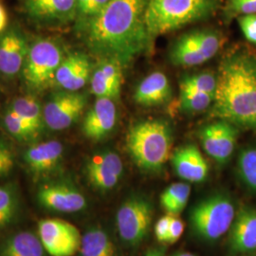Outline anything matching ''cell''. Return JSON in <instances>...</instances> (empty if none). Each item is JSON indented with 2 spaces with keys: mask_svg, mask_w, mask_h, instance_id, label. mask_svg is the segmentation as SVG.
<instances>
[{
  "mask_svg": "<svg viewBox=\"0 0 256 256\" xmlns=\"http://www.w3.org/2000/svg\"><path fill=\"white\" fill-rule=\"evenodd\" d=\"M133 97L140 106H160L171 100L172 86L164 72H155L138 84Z\"/></svg>",
  "mask_w": 256,
  "mask_h": 256,
  "instance_id": "cell-22",
  "label": "cell"
},
{
  "mask_svg": "<svg viewBox=\"0 0 256 256\" xmlns=\"http://www.w3.org/2000/svg\"><path fill=\"white\" fill-rule=\"evenodd\" d=\"M25 38L16 30H10L0 38V72L14 76L23 70L27 57Z\"/></svg>",
  "mask_w": 256,
  "mask_h": 256,
  "instance_id": "cell-21",
  "label": "cell"
},
{
  "mask_svg": "<svg viewBox=\"0 0 256 256\" xmlns=\"http://www.w3.org/2000/svg\"><path fill=\"white\" fill-rule=\"evenodd\" d=\"M24 9L41 24L64 25L77 19V0H25Z\"/></svg>",
  "mask_w": 256,
  "mask_h": 256,
  "instance_id": "cell-13",
  "label": "cell"
},
{
  "mask_svg": "<svg viewBox=\"0 0 256 256\" xmlns=\"http://www.w3.org/2000/svg\"><path fill=\"white\" fill-rule=\"evenodd\" d=\"M239 178L250 190L256 192V147L243 149L238 156Z\"/></svg>",
  "mask_w": 256,
  "mask_h": 256,
  "instance_id": "cell-30",
  "label": "cell"
},
{
  "mask_svg": "<svg viewBox=\"0 0 256 256\" xmlns=\"http://www.w3.org/2000/svg\"><path fill=\"white\" fill-rule=\"evenodd\" d=\"M144 256H165L164 248H153L149 250Z\"/></svg>",
  "mask_w": 256,
  "mask_h": 256,
  "instance_id": "cell-39",
  "label": "cell"
},
{
  "mask_svg": "<svg viewBox=\"0 0 256 256\" xmlns=\"http://www.w3.org/2000/svg\"><path fill=\"white\" fill-rule=\"evenodd\" d=\"M64 58L62 48L54 40H36L28 46L22 70L28 86L34 90H44L54 84L55 74Z\"/></svg>",
  "mask_w": 256,
  "mask_h": 256,
  "instance_id": "cell-6",
  "label": "cell"
},
{
  "mask_svg": "<svg viewBox=\"0 0 256 256\" xmlns=\"http://www.w3.org/2000/svg\"><path fill=\"white\" fill-rule=\"evenodd\" d=\"M149 0H110L96 16L76 20V32L92 54L122 68L153 48L148 32Z\"/></svg>",
  "mask_w": 256,
  "mask_h": 256,
  "instance_id": "cell-1",
  "label": "cell"
},
{
  "mask_svg": "<svg viewBox=\"0 0 256 256\" xmlns=\"http://www.w3.org/2000/svg\"><path fill=\"white\" fill-rule=\"evenodd\" d=\"M153 218V208L146 198L133 196L124 202L117 212L116 223L120 238L128 245L136 246L146 238Z\"/></svg>",
  "mask_w": 256,
  "mask_h": 256,
  "instance_id": "cell-8",
  "label": "cell"
},
{
  "mask_svg": "<svg viewBox=\"0 0 256 256\" xmlns=\"http://www.w3.org/2000/svg\"><path fill=\"white\" fill-rule=\"evenodd\" d=\"M214 97L190 88L180 86V106L184 112L200 113L210 108Z\"/></svg>",
  "mask_w": 256,
  "mask_h": 256,
  "instance_id": "cell-28",
  "label": "cell"
},
{
  "mask_svg": "<svg viewBox=\"0 0 256 256\" xmlns=\"http://www.w3.org/2000/svg\"><path fill=\"white\" fill-rule=\"evenodd\" d=\"M230 248L240 254L256 250V209L242 207L236 214L230 229Z\"/></svg>",
  "mask_w": 256,
  "mask_h": 256,
  "instance_id": "cell-20",
  "label": "cell"
},
{
  "mask_svg": "<svg viewBox=\"0 0 256 256\" xmlns=\"http://www.w3.org/2000/svg\"><path fill=\"white\" fill-rule=\"evenodd\" d=\"M222 36L212 30H196L183 34L169 50V59L176 66L191 68L208 62L218 54Z\"/></svg>",
  "mask_w": 256,
  "mask_h": 256,
  "instance_id": "cell-7",
  "label": "cell"
},
{
  "mask_svg": "<svg viewBox=\"0 0 256 256\" xmlns=\"http://www.w3.org/2000/svg\"><path fill=\"white\" fill-rule=\"evenodd\" d=\"M118 110L115 101L108 98H96L92 108L82 120L84 135L99 142L108 137L117 124Z\"/></svg>",
  "mask_w": 256,
  "mask_h": 256,
  "instance_id": "cell-15",
  "label": "cell"
},
{
  "mask_svg": "<svg viewBox=\"0 0 256 256\" xmlns=\"http://www.w3.org/2000/svg\"><path fill=\"white\" fill-rule=\"evenodd\" d=\"M238 23L248 41L256 45V14L239 16Z\"/></svg>",
  "mask_w": 256,
  "mask_h": 256,
  "instance_id": "cell-33",
  "label": "cell"
},
{
  "mask_svg": "<svg viewBox=\"0 0 256 256\" xmlns=\"http://www.w3.org/2000/svg\"><path fill=\"white\" fill-rule=\"evenodd\" d=\"M220 4V0H149L148 32L154 41L156 37L210 18Z\"/></svg>",
  "mask_w": 256,
  "mask_h": 256,
  "instance_id": "cell-4",
  "label": "cell"
},
{
  "mask_svg": "<svg viewBox=\"0 0 256 256\" xmlns=\"http://www.w3.org/2000/svg\"><path fill=\"white\" fill-rule=\"evenodd\" d=\"M10 110L22 119L26 120L36 128L42 130L44 126L43 108L36 97L27 95L16 98L12 102Z\"/></svg>",
  "mask_w": 256,
  "mask_h": 256,
  "instance_id": "cell-26",
  "label": "cell"
},
{
  "mask_svg": "<svg viewBox=\"0 0 256 256\" xmlns=\"http://www.w3.org/2000/svg\"><path fill=\"white\" fill-rule=\"evenodd\" d=\"M19 198L12 184L0 186V229L14 220L18 212Z\"/></svg>",
  "mask_w": 256,
  "mask_h": 256,
  "instance_id": "cell-29",
  "label": "cell"
},
{
  "mask_svg": "<svg viewBox=\"0 0 256 256\" xmlns=\"http://www.w3.org/2000/svg\"><path fill=\"white\" fill-rule=\"evenodd\" d=\"M14 167V154L7 144L0 140V178L7 176Z\"/></svg>",
  "mask_w": 256,
  "mask_h": 256,
  "instance_id": "cell-34",
  "label": "cell"
},
{
  "mask_svg": "<svg viewBox=\"0 0 256 256\" xmlns=\"http://www.w3.org/2000/svg\"><path fill=\"white\" fill-rule=\"evenodd\" d=\"M110 0H88L86 8L78 16L76 20L80 19L88 18L96 16L98 12H100L102 10L106 7V5L110 2Z\"/></svg>",
  "mask_w": 256,
  "mask_h": 256,
  "instance_id": "cell-35",
  "label": "cell"
},
{
  "mask_svg": "<svg viewBox=\"0 0 256 256\" xmlns=\"http://www.w3.org/2000/svg\"><path fill=\"white\" fill-rule=\"evenodd\" d=\"M63 156V144L58 140H52L28 147L24 154V162L32 174L43 176L57 169Z\"/></svg>",
  "mask_w": 256,
  "mask_h": 256,
  "instance_id": "cell-18",
  "label": "cell"
},
{
  "mask_svg": "<svg viewBox=\"0 0 256 256\" xmlns=\"http://www.w3.org/2000/svg\"><path fill=\"white\" fill-rule=\"evenodd\" d=\"M122 84V66L117 61L102 59L93 70L90 77V90L96 98L117 100Z\"/></svg>",
  "mask_w": 256,
  "mask_h": 256,
  "instance_id": "cell-19",
  "label": "cell"
},
{
  "mask_svg": "<svg viewBox=\"0 0 256 256\" xmlns=\"http://www.w3.org/2000/svg\"><path fill=\"white\" fill-rule=\"evenodd\" d=\"M38 236L52 256H74L79 252L82 241L81 234L74 224L57 218L41 220Z\"/></svg>",
  "mask_w": 256,
  "mask_h": 256,
  "instance_id": "cell-9",
  "label": "cell"
},
{
  "mask_svg": "<svg viewBox=\"0 0 256 256\" xmlns=\"http://www.w3.org/2000/svg\"><path fill=\"white\" fill-rule=\"evenodd\" d=\"M171 164L176 176L186 182L200 183L208 178L209 164L194 144L178 148L171 155Z\"/></svg>",
  "mask_w": 256,
  "mask_h": 256,
  "instance_id": "cell-17",
  "label": "cell"
},
{
  "mask_svg": "<svg viewBox=\"0 0 256 256\" xmlns=\"http://www.w3.org/2000/svg\"><path fill=\"white\" fill-rule=\"evenodd\" d=\"M218 86L216 75L210 72L184 75L180 80V86L190 88L198 92L208 93L214 97Z\"/></svg>",
  "mask_w": 256,
  "mask_h": 256,
  "instance_id": "cell-31",
  "label": "cell"
},
{
  "mask_svg": "<svg viewBox=\"0 0 256 256\" xmlns=\"http://www.w3.org/2000/svg\"><path fill=\"white\" fill-rule=\"evenodd\" d=\"M224 14L227 19L256 14V0H226Z\"/></svg>",
  "mask_w": 256,
  "mask_h": 256,
  "instance_id": "cell-32",
  "label": "cell"
},
{
  "mask_svg": "<svg viewBox=\"0 0 256 256\" xmlns=\"http://www.w3.org/2000/svg\"><path fill=\"white\" fill-rule=\"evenodd\" d=\"M4 126L10 134L20 142H30L36 138L41 130L22 119L14 111L8 110L3 117Z\"/></svg>",
  "mask_w": 256,
  "mask_h": 256,
  "instance_id": "cell-27",
  "label": "cell"
},
{
  "mask_svg": "<svg viewBox=\"0 0 256 256\" xmlns=\"http://www.w3.org/2000/svg\"><path fill=\"white\" fill-rule=\"evenodd\" d=\"M128 153L138 168L149 173L160 172L171 158L173 129L164 119L144 120L128 129Z\"/></svg>",
  "mask_w": 256,
  "mask_h": 256,
  "instance_id": "cell-3",
  "label": "cell"
},
{
  "mask_svg": "<svg viewBox=\"0 0 256 256\" xmlns=\"http://www.w3.org/2000/svg\"><path fill=\"white\" fill-rule=\"evenodd\" d=\"M183 230H184V223L176 216H173L170 223L168 238L166 243L174 244L176 242H178V240L182 236Z\"/></svg>",
  "mask_w": 256,
  "mask_h": 256,
  "instance_id": "cell-37",
  "label": "cell"
},
{
  "mask_svg": "<svg viewBox=\"0 0 256 256\" xmlns=\"http://www.w3.org/2000/svg\"><path fill=\"white\" fill-rule=\"evenodd\" d=\"M86 104L88 96L82 92H57L43 108L44 124L54 131L70 128L80 119Z\"/></svg>",
  "mask_w": 256,
  "mask_h": 256,
  "instance_id": "cell-10",
  "label": "cell"
},
{
  "mask_svg": "<svg viewBox=\"0 0 256 256\" xmlns=\"http://www.w3.org/2000/svg\"><path fill=\"white\" fill-rule=\"evenodd\" d=\"M204 151L218 164H225L234 154L238 128L225 120H218L204 126L198 133Z\"/></svg>",
  "mask_w": 256,
  "mask_h": 256,
  "instance_id": "cell-11",
  "label": "cell"
},
{
  "mask_svg": "<svg viewBox=\"0 0 256 256\" xmlns=\"http://www.w3.org/2000/svg\"><path fill=\"white\" fill-rule=\"evenodd\" d=\"M92 62L88 55L74 52L64 56L55 74L54 84L61 90L76 92L90 80Z\"/></svg>",
  "mask_w": 256,
  "mask_h": 256,
  "instance_id": "cell-16",
  "label": "cell"
},
{
  "mask_svg": "<svg viewBox=\"0 0 256 256\" xmlns=\"http://www.w3.org/2000/svg\"><path fill=\"white\" fill-rule=\"evenodd\" d=\"M84 172L93 187L100 191H108L119 183L124 174V164L117 153L102 151L88 160Z\"/></svg>",
  "mask_w": 256,
  "mask_h": 256,
  "instance_id": "cell-12",
  "label": "cell"
},
{
  "mask_svg": "<svg viewBox=\"0 0 256 256\" xmlns=\"http://www.w3.org/2000/svg\"><path fill=\"white\" fill-rule=\"evenodd\" d=\"M196 256L194 254H190V252H176V254H174L173 256Z\"/></svg>",
  "mask_w": 256,
  "mask_h": 256,
  "instance_id": "cell-40",
  "label": "cell"
},
{
  "mask_svg": "<svg viewBox=\"0 0 256 256\" xmlns=\"http://www.w3.org/2000/svg\"><path fill=\"white\" fill-rule=\"evenodd\" d=\"M44 250L38 236L30 232H21L4 242L0 256H44Z\"/></svg>",
  "mask_w": 256,
  "mask_h": 256,
  "instance_id": "cell-23",
  "label": "cell"
},
{
  "mask_svg": "<svg viewBox=\"0 0 256 256\" xmlns=\"http://www.w3.org/2000/svg\"><path fill=\"white\" fill-rule=\"evenodd\" d=\"M172 218H173L172 214H167L164 216L162 218H160L158 221L156 223V238L162 243L167 242L168 232H169V227H170V223H171Z\"/></svg>",
  "mask_w": 256,
  "mask_h": 256,
  "instance_id": "cell-36",
  "label": "cell"
},
{
  "mask_svg": "<svg viewBox=\"0 0 256 256\" xmlns=\"http://www.w3.org/2000/svg\"><path fill=\"white\" fill-rule=\"evenodd\" d=\"M81 256H115V247L108 234L100 228L88 230L82 236Z\"/></svg>",
  "mask_w": 256,
  "mask_h": 256,
  "instance_id": "cell-24",
  "label": "cell"
},
{
  "mask_svg": "<svg viewBox=\"0 0 256 256\" xmlns=\"http://www.w3.org/2000/svg\"><path fill=\"white\" fill-rule=\"evenodd\" d=\"M8 24V16L6 10L0 4V32H2Z\"/></svg>",
  "mask_w": 256,
  "mask_h": 256,
  "instance_id": "cell-38",
  "label": "cell"
},
{
  "mask_svg": "<svg viewBox=\"0 0 256 256\" xmlns=\"http://www.w3.org/2000/svg\"><path fill=\"white\" fill-rule=\"evenodd\" d=\"M216 78L210 116L256 131V54L236 52L225 56Z\"/></svg>",
  "mask_w": 256,
  "mask_h": 256,
  "instance_id": "cell-2",
  "label": "cell"
},
{
  "mask_svg": "<svg viewBox=\"0 0 256 256\" xmlns=\"http://www.w3.org/2000/svg\"><path fill=\"white\" fill-rule=\"evenodd\" d=\"M236 214L234 204L228 194H212L192 208L190 214L192 232L203 240H218L229 232Z\"/></svg>",
  "mask_w": 256,
  "mask_h": 256,
  "instance_id": "cell-5",
  "label": "cell"
},
{
  "mask_svg": "<svg viewBox=\"0 0 256 256\" xmlns=\"http://www.w3.org/2000/svg\"><path fill=\"white\" fill-rule=\"evenodd\" d=\"M37 198L44 208L58 212H76L86 206L82 192L66 183H48L41 186Z\"/></svg>",
  "mask_w": 256,
  "mask_h": 256,
  "instance_id": "cell-14",
  "label": "cell"
},
{
  "mask_svg": "<svg viewBox=\"0 0 256 256\" xmlns=\"http://www.w3.org/2000/svg\"><path fill=\"white\" fill-rule=\"evenodd\" d=\"M190 194L191 187L188 183H173L162 192L160 202L167 214L178 216L185 209Z\"/></svg>",
  "mask_w": 256,
  "mask_h": 256,
  "instance_id": "cell-25",
  "label": "cell"
}]
</instances>
